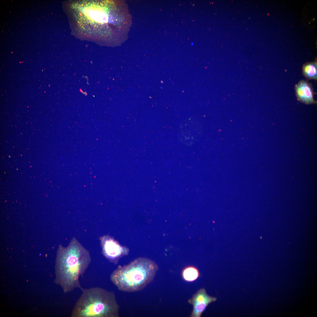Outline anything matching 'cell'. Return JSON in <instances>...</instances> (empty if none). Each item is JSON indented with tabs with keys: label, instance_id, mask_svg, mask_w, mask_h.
Here are the masks:
<instances>
[{
	"label": "cell",
	"instance_id": "1",
	"mask_svg": "<svg viewBox=\"0 0 317 317\" xmlns=\"http://www.w3.org/2000/svg\"><path fill=\"white\" fill-rule=\"evenodd\" d=\"M91 261L88 250L75 238L66 247H59L55 266V282L65 293L79 288L82 290L79 279L86 271Z\"/></svg>",
	"mask_w": 317,
	"mask_h": 317
},
{
	"label": "cell",
	"instance_id": "2",
	"mask_svg": "<svg viewBox=\"0 0 317 317\" xmlns=\"http://www.w3.org/2000/svg\"><path fill=\"white\" fill-rule=\"evenodd\" d=\"M158 269V265L152 260L139 257L127 265L119 266L111 274L110 279L120 291H137L153 281Z\"/></svg>",
	"mask_w": 317,
	"mask_h": 317
},
{
	"label": "cell",
	"instance_id": "3",
	"mask_svg": "<svg viewBox=\"0 0 317 317\" xmlns=\"http://www.w3.org/2000/svg\"><path fill=\"white\" fill-rule=\"evenodd\" d=\"M81 290L71 317H119V306L114 292L98 287Z\"/></svg>",
	"mask_w": 317,
	"mask_h": 317
},
{
	"label": "cell",
	"instance_id": "4",
	"mask_svg": "<svg viewBox=\"0 0 317 317\" xmlns=\"http://www.w3.org/2000/svg\"><path fill=\"white\" fill-rule=\"evenodd\" d=\"M100 239L102 253L110 262L116 264L120 258L128 254L129 249L121 246L111 237L105 235Z\"/></svg>",
	"mask_w": 317,
	"mask_h": 317
},
{
	"label": "cell",
	"instance_id": "5",
	"mask_svg": "<svg viewBox=\"0 0 317 317\" xmlns=\"http://www.w3.org/2000/svg\"><path fill=\"white\" fill-rule=\"evenodd\" d=\"M217 300V298L209 296L205 288H200L188 301V303L193 306L190 317H201L208 306Z\"/></svg>",
	"mask_w": 317,
	"mask_h": 317
},
{
	"label": "cell",
	"instance_id": "6",
	"mask_svg": "<svg viewBox=\"0 0 317 317\" xmlns=\"http://www.w3.org/2000/svg\"><path fill=\"white\" fill-rule=\"evenodd\" d=\"M296 95L299 101L306 104L316 103L313 89L311 84L306 81H300L295 86Z\"/></svg>",
	"mask_w": 317,
	"mask_h": 317
},
{
	"label": "cell",
	"instance_id": "7",
	"mask_svg": "<svg viewBox=\"0 0 317 317\" xmlns=\"http://www.w3.org/2000/svg\"><path fill=\"white\" fill-rule=\"evenodd\" d=\"M182 127L181 131L182 140L188 144L192 143L195 141V122L187 121Z\"/></svg>",
	"mask_w": 317,
	"mask_h": 317
},
{
	"label": "cell",
	"instance_id": "8",
	"mask_svg": "<svg viewBox=\"0 0 317 317\" xmlns=\"http://www.w3.org/2000/svg\"><path fill=\"white\" fill-rule=\"evenodd\" d=\"M200 273L195 267L189 266L184 268L181 272V276L183 279L188 282H191L196 280L199 276Z\"/></svg>",
	"mask_w": 317,
	"mask_h": 317
},
{
	"label": "cell",
	"instance_id": "9",
	"mask_svg": "<svg viewBox=\"0 0 317 317\" xmlns=\"http://www.w3.org/2000/svg\"><path fill=\"white\" fill-rule=\"evenodd\" d=\"M303 73L304 77L308 79L316 80L317 79L316 63H310L304 65L303 68Z\"/></svg>",
	"mask_w": 317,
	"mask_h": 317
}]
</instances>
